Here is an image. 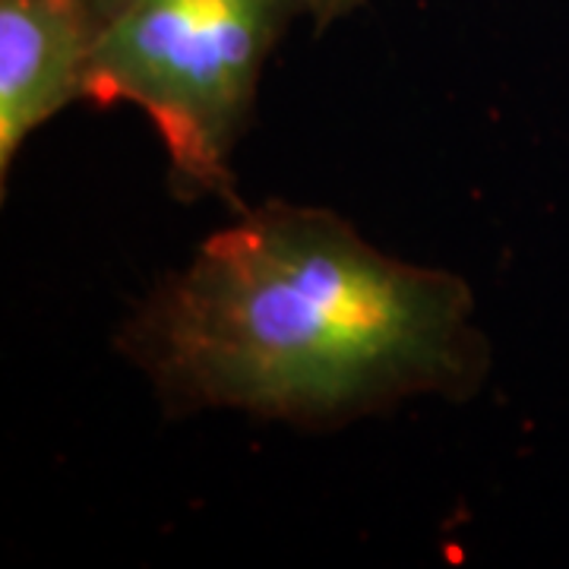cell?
I'll use <instances>...</instances> for the list:
<instances>
[{
	"instance_id": "1",
	"label": "cell",
	"mask_w": 569,
	"mask_h": 569,
	"mask_svg": "<svg viewBox=\"0 0 569 569\" xmlns=\"http://www.w3.org/2000/svg\"><path fill=\"white\" fill-rule=\"evenodd\" d=\"M164 415L244 411L336 430L406 399H471L490 373L475 295L320 206L238 209L118 332Z\"/></svg>"
},
{
	"instance_id": "2",
	"label": "cell",
	"mask_w": 569,
	"mask_h": 569,
	"mask_svg": "<svg viewBox=\"0 0 569 569\" xmlns=\"http://www.w3.org/2000/svg\"><path fill=\"white\" fill-rule=\"evenodd\" d=\"M307 0H92L89 102L133 104L168 152V190L238 203L234 152L266 61Z\"/></svg>"
},
{
	"instance_id": "3",
	"label": "cell",
	"mask_w": 569,
	"mask_h": 569,
	"mask_svg": "<svg viewBox=\"0 0 569 569\" xmlns=\"http://www.w3.org/2000/svg\"><path fill=\"white\" fill-rule=\"evenodd\" d=\"M92 0H0V181L26 140L89 102Z\"/></svg>"
},
{
	"instance_id": "4",
	"label": "cell",
	"mask_w": 569,
	"mask_h": 569,
	"mask_svg": "<svg viewBox=\"0 0 569 569\" xmlns=\"http://www.w3.org/2000/svg\"><path fill=\"white\" fill-rule=\"evenodd\" d=\"M307 3H310V17L307 20L313 22L317 32H323L329 26L351 17L355 10H361L367 0H307Z\"/></svg>"
}]
</instances>
